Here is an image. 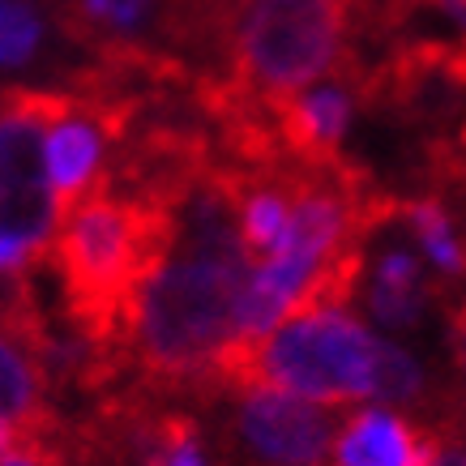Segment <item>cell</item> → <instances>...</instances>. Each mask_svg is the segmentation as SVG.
<instances>
[{"label": "cell", "instance_id": "14", "mask_svg": "<svg viewBox=\"0 0 466 466\" xmlns=\"http://www.w3.org/2000/svg\"><path fill=\"white\" fill-rule=\"evenodd\" d=\"M428 5H437L441 14L450 17L453 26H458V30L466 35V0H428Z\"/></svg>", "mask_w": 466, "mask_h": 466}, {"label": "cell", "instance_id": "6", "mask_svg": "<svg viewBox=\"0 0 466 466\" xmlns=\"http://www.w3.org/2000/svg\"><path fill=\"white\" fill-rule=\"evenodd\" d=\"M231 432L257 466H329L342 420L334 407L274 385H231Z\"/></svg>", "mask_w": 466, "mask_h": 466}, {"label": "cell", "instance_id": "5", "mask_svg": "<svg viewBox=\"0 0 466 466\" xmlns=\"http://www.w3.org/2000/svg\"><path fill=\"white\" fill-rule=\"evenodd\" d=\"M69 90H0V291L52 253L60 198L47 171V125Z\"/></svg>", "mask_w": 466, "mask_h": 466}, {"label": "cell", "instance_id": "4", "mask_svg": "<svg viewBox=\"0 0 466 466\" xmlns=\"http://www.w3.org/2000/svg\"><path fill=\"white\" fill-rule=\"evenodd\" d=\"M355 0H223L231 95L279 107L351 60Z\"/></svg>", "mask_w": 466, "mask_h": 466}, {"label": "cell", "instance_id": "2", "mask_svg": "<svg viewBox=\"0 0 466 466\" xmlns=\"http://www.w3.org/2000/svg\"><path fill=\"white\" fill-rule=\"evenodd\" d=\"M274 385L321 407H407L428 385L402 342L377 334L342 299L304 304L231 364L223 385Z\"/></svg>", "mask_w": 466, "mask_h": 466}, {"label": "cell", "instance_id": "9", "mask_svg": "<svg viewBox=\"0 0 466 466\" xmlns=\"http://www.w3.org/2000/svg\"><path fill=\"white\" fill-rule=\"evenodd\" d=\"M398 223L407 231V240L424 253L428 266L437 269V279H466V236L445 201H407L398 206Z\"/></svg>", "mask_w": 466, "mask_h": 466}, {"label": "cell", "instance_id": "7", "mask_svg": "<svg viewBox=\"0 0 466 466\" xmlns=\"http://www.w3.org/2000/svg\"><path fill=\"white\" fill-rule=\"evenodd\" d=\"M437 269L424 261L420 248L398 240H381L368 231L364 240V261H360V283H355V299L364 304L372 321L390 329V334H407L415 325H424L437 299Z\"/></svg>", "mask_w": 466, "mask_h": 466}, {"label": "cell", "instance_id": "3", "mask_svg": "<svg viewBox=\"0 0 466 466\" xmlns=\"http://www.w3.org/2000/svg\"><path fill=\"white\" fill-rule=\"evenodd\" d=\"M167 227L171 201L120 193L116 184H103L65 210L52 257L82 339H120L125 312L142 287L146 269L155 266Z\"/></svg>", "mask_w": 466, "mask_h": 466}, {"label": "cell", "instance_id": "1", "mask_svg": "<svg viewBox=\"0 0 466 466\" xmlns=\"http://www.w3.org/2000/svg\"><path fill=\"white\" fill-rule=\"evenodd\" d=\"M167 201V240L128 304L120 342L158 381L223 385L244 351L240 317L253 274L236 193L227 176L198 171Z\"/></svg>", "mask_w": 466, "mask_h": 466}, {"label": "cell", "instance_id": "15", "mask_svg": "<svg viewBox=\"0 0 466 466\" xmlns=\"http://www.w3.org/2000/svg\"><path fill=\"white\" fill-rule=\"evenodd\" d=\"M0 466H56L47 453H39V450H22V453H14V458H5Z\"/></svg>", "mask_w": 466, "mask_h": 466}, {"label": "cell", "instance_id": "12", "mask_svg": "<svg viewBox=\"0 0 466 466\" xmlns=\"http://www.w3.org/2000/svg\"><path fill=\"white\" fill-rule=\"evenodd\" d=\"M22 450H39V453H47L52 462H60V450H56V441H39V437H26V432H17V428L0 424V462H5V458H14V453H22Z\"/></svg>", "mask_w": 466, "mask_h": 466}, {"label": "cell", "instance_id": "13", "mask_svg": "<svg viewBox=\"0 0 466 466\" xmlns=\"http://www.w3.org/2000/svg\"><path fill=\"white\" fill-rule=\"evenodd\" d=\"M453 364H458V372H462V381H466V299H462V309H458V317H453Z\"/></svg>", "mask_w": 466, "mask_h": 466}, {"label": "cell", "instance_id": "8", "mask_svg": "<svg viewBox=\"0 0 466 466\" xmlns=\"http://www.w3.org/2000/svg\"><path fill=\"white\" fill-rule=\"evenodd\" d=\"M441 437H428L398 407H355L339 428L329 466H437Z\"/></svg>", "mask_w": 466, "mask_h": 466}, {"label": "cell", "instance_id": "10", "mask_svg": "<svg viewBox=\"0 0 466 466\" xmlns=\"http://www.w3.org/2000/svg\"><path fill=\"white\" fill-rule=\"evenodd\" d=\"M52 43L47 0H0V77L26 73Z\"/></svg>", "mask_w": 466, "mask_h": 466}, {"label": "cell", "instance_id": "11", "mask_svg": "<svg viewBox=\"0 0 466 466\" xmlns=\"http://www.w3.org/2000/svg\"><path fill=\"white\" fill-rule=\"evenodd\" d=\"M137 453L133 466H214L198 424L184 415H158L137 428Z\"/></svg>", "mask_w": 466, "mask_h": 466}]
</instances>
